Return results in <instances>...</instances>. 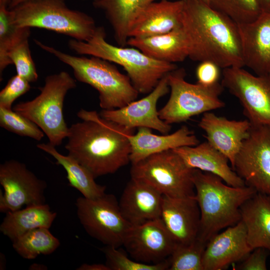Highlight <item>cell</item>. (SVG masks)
<instances>
[{
	"label": "cell",
	"mask_w": 270,
	"mask_h": 270,
	"mask_svg": "<svg viewBox=\"0 0 270 270\" xmlns=\"http://www.w3.org/2000/svg\"><path fill=\"white\" fill-rule=\"evenodd\" d=\"M206 244L197 238L188 244L176 245L168 258V270H204L202 258Z\"/></svg>",
	"instance_id": "4dcf8cb0"
},
{
	"label": "cell",
	"mask_w": 270,
	"mask_h": 270,
	"mask_svg": "<svg viewBox=\"0 0 270 270\" xmlns=\"http://www.w3.org/2000/svg\"><path fill=\"white\" fill-rule=\"evenodd\" d=\"M0 212H7L24 206L45 204V181L38 178L26 165L16 160L0 165Z\"/></svg>",
	"instance_id": "4fadbf2b"
},
{
	"label": "cell",
	"mask_w": 270,
	"mask_h": 270,
	"mask_svg": "<svg viewBox=\"0 0 270 270\" xmlns=\"http://www.w3.org/2000/svg\"><path fill=\"white\" fill-rule=\"evenodd\" d=\"M78 270H110L108 266L105 264H83L78 268Z\"/></svg>",
	"instance_id": "f35d334b"
},
{
	"label": "cell",
	"mask_w": 270,
	"mask_h": 270,
	"mask_svg": "<svg viewBox=\"0 0 270 270\" xmlns=\"http://www.w3.org/2000/svg\"><path fill=\"white\" fill-rule=\"evenodd\" d=\"M28 39L22 40L10 51L8 56L16 68L17 74L29 82L38 78L36 65L32 60Z\"/></svg>",
	"instance_id": "e575fe53"
},
{
	"label": "cell",
	"mask_w": 270,
	"mask_h": 270,
	"mask_svg": "<svg viewBox=\"0 0 270 270\" xmlns=\"http://www.w3.org/2000/svg\"><path fill=\"white\" fill-rule=\"evenodd\" d=\"M221 84L239 100L251 125L270 126V76L229 67L223 68Z\"/></svg>",
	"instance_id": "8fae6325"
},
{
	"label": "cell",
	"mask_w": 270,
	"mask_h": 270,
	"mask_svg": "<svg viewBox=\"0 0 270 270\" xmlns=\"http://www.w3.org/2000/svg\"><path fill=\"white\" fill-rule=\"evenodd\" d=\"M210 6L237 24L252 22L262 12L256 0H210Z\"/></svg>",
	"instance_id": "1f68e13d"
},
{
	"label": "cell",
	"mask_w": 270,
	"mask_h": 270,
	"mask_svg": "<svg viewBox=\"0 0 270 270\" xmlns=\"http://www.w3.org/2000/svg\"><path fill=\"white\" fill-rule=\"evenodd\" d=\"M30 28L20 27L14 22L12 10L0 6V74L13 64L8 56L10 50L22 40L28 38Z\"/></svg>",
	"instance_id": "f546056e"
},
{
	"label": "cell",
	"mask_w": 270,
	"mask_h": 270,
	"mask_svg": "<svg viewBox=\"0 0 270 270\" xmlns=\"http://www.w3.org/2000/svg\"><path fill=\"white\" fill-rule=\"evenodd\" d=\"M160 218L176 245L188 244L197 239L200 212L195 195L180 198L163 196Z\"/></svg>",
	"instance_id": "e0dca14e"
},
{
	"label": "cell",
	"mask_w": 270,
	"mask_h": 270,
	"mask_svg": "<svg viewBox=\"0 0 270 270\" xmlns=\"http://www.w3.org/2000/svg\"><path fill=\"white\" fill-rule=\"evenodd\" d=\"M127 45L158 60L174 63L188 57V43L181 24L171 31L152 36L130 38Z\"/></svg>",
	"instance_id": "cb8c5ba5"
},
{
	"label": "cell",
	"mask_w": 270,
	"mask_h": 270,
	"mask_svg": "<svg viewBox=\"0 0 270 270\" xmlns=\"http://www.w3.org/2000/svg\"><path fill=\"white\" fill-rule=\"evenodd\" d=\"M168 74L161 78L155 88L145 97L121 108L102 110L100 115L104 119L128 128L145 127L156 130L162 134H168L172 129L171 124L160 118L156 108L158 100L170 90Z\"/></svg>",
	"instance_id": "5bb4252c"
},
{
	"label": "cell",
	"mask_w": 270,
	"mask_h": 270,
	"mask_svg": "<svg viewBox=\"0 0 270 270\" xmlns=\"http://www.w3.org/2000/svg\"><path fill=\"white\" fill-rule=\"evenodd\" d=\"M181 26L188 58L209 61L220 68L244 66L238 24L202 0H184Z\"/></svg>",
	"instance_id": "7a4b0ae2"
},
{
	"label": "cell",
	"mask_w": 270,
	"mask_h": 270,
	"mask_svg": "<svg viewBox=\"0 0 270 270\" xmlns=\"http://www.w3.org/2000/svg\"><path fill=\"white\" fill-rule=\"evenodd\" d=\"M192 180L200 212L197 238L206 244L223 228L238 222L242 206L258 192L246 185L230 186L218 176L198 169L194 170Z\"/></svg>",
	"instance_id": "3957f363"
},
{
	"label": "cell",
	"mask_w": 270,
	"mask_h": 270,
	"mask_svg": "<svg viewBox=\"0 0 270 270\" xmlns=\"http://www.w3.org/2000/svg\"><path fill=\"white\" fill-rule=\"evenodd\" d=\"M248 244L254 250L262 248L270 252V197L257 192L240 208Z\"/></svg>",
	"instance_id": "d4e9b609"
},
{
	"label": "cell",
	"mask_w": 270,
	"mask_h": 270,
	"mask_svg": "<svg viewBox=\"0 0 270 270\" xmlns=\"http://www.w3.org/2000/svg\"><path fill=\"white\" fill-rule=\"evenodd\" d=\"M232 168L246 186L270 196V126L251 125Z\"/></svg>",
	"instance_id": "7c38bea8"
},
{
	"label": "cell",
	"mask_w": 270,
	"mask_h": 270,
	"mask_svg": "<svg viewBox=\"0 0 270 270\" xmlns=\"http://www.w3.org/2000/svg\"><path fill=\"white\" fill-rule=\"evenodd\" d=\"M82 122L69 128L68 154L97 177L114 174L130 162V136L134 128L104 119L95 110L81 109Z\"/></svg>",
	"instance_id": "6da1fadb"
},
{
	"label": "cell",
	"mask_w": 270,
	"mask_h": 270,
	"mask_svg": "<svg viewBox=\"0 0 270 270\" xmlns=\"http://www.w3.org/2000/svg\"><path fill=\"white\" fill-rule=\"evenodd\" d=\"M28 0H12L11 4L8 7V9L11 10L18 5Z\"/></svg>",
	"instance_id": "60d3db41"
},
{
	"label": "cell",
	"mask_w": 270,
	"mask_h": 270,
	"mask_svg": "<svg viewBox=\"0 0 270 270\" xmlns=\"http://www.w3.org/2000/svg\"><path fill=\"white\" fill-rule=\"evenodd\" d=\"M30 270H46V267L40 264H34L30 267Z\"/></svg>",
	"instance_id": "b9f144b4"
},
{
	"label": "cell",
	"mask_w": 270,
	"mask_h": 270,
	"mask_svg": "<svg viewBox=\"0 0 270 270\" xmlns=\"http://www.w3.org/2000/svg\"><path fill=\"white\" fill-rule=\"evenodd\" d=\"M34 41L42 50L71 67L76 80L95 88L102 110L121 108L137 98L139 92L128 76L121 73L110 62L94 56L88 58L72 56L38 40Z\"/></svg>",
	"instance_id": "5b68a950"
},
{
	"label": "cell",
	"mask_w": 270,
	"mask_h": 270,
	"mask_svg": "<svg viewBox=\"0 0 270 270\" xmlns=\"http://www.w3.org/2000/svg\"><path fill=\"white\" fill-rule=\"evenodd\" d=\"M10 10L18 26L44 28L78 40H89L97 28L92 17L69 8L64 0H30Z\"/></svg>",
	"instance_id": "8992f818"
},
{
	"label": "cell",
	"mask_w": 270,
	"mask_h": 270,
	"mask_svg": "<svg viewBox=\"0 0 270 270\" xmlns=\"http://www.w3.org/2000/svg\"><path fill=\"white\" fill-rule=\"evenodd\" d=\"M203 2H204V3L208 4V5L210 6V0H202Z\"/></svg>",
	"instance_id": "ee69618b"
},
{
	"label": "cell",
	"mask_w": 270,
	"mask_h": 270,
	"mask_svg": "<svg viewBox=\"0 0 270 270\" xmlns=\"http://www.w3.org/2000/svg\"><path fill=\"white\" fill-rule=\"evenodd\" d=\"M56 216V213L46 204L26 206L24 208L6 212L0 230L12 242L35 228H50Z\"/></svg>",
	"instance_id": "4316f807"
},
{
	"label": "cell",
	"mask_w": 270,
	"mask_h": 270,
	"mask_svg": "<svg viewBox=\"0 0 270 270\" xmlns=\"http://www.w3.org/2000/svg\"><path fill=\"white\" fill-rule=\"evenodd\" d=\"M252 250L247 240L246 230L240 220L206 243L202 258L204 270H222L244 260Z\"/></svg>",
	"instance_id": "2e32d148"
},
{
	"label": "cell",
	"mask_w": 270,
	"mask_h": 270,
	"mask_svg": "<svg viewBox=\"0 0 270 270\" xmlns=\"http://www.w3.org/2000/svg\"><path fill=\"white\" fill-rule=\"evenodd\" d=\"M130 141L132 164L154 154L200 144L194 132L186 126H182L171 134L162 135L154 134L152 129L148 128H139L138 132L130 136Z\"/></svg>",
	"instance_id": "7402d4cb"
},
{
	"label": "cell",
	"mask_w": 270,
	"mask_h": 270,
	"mask_svg": "<svg viewBox=\"0 0 270 270\" xmlns=\"http://www.w3.org/2000/svg\"><path fill=\"white\" fill-rule=\"evenodd\" d=\"M194 170L170 150L132 164L130 174L131 178L150 186L164 196L180 198L195 195Z\"/></svg>",
	"instance_id": "9c48e42d"
},
{
	"label": "cell",
	"mask_w": 270,
	"mask_h": 270,
	"mask_svg": "<svg viewBox=\"0 0 270 270\" xmlns=\"http://www.w3.org/2000/svg\"><path fill=\"white\" fill-rule=\"evenodd\" d=\"M135 260L157 264L166 260L176 244L160 218L132 226L123 244Z\"/></svg>",
	"instance_id": "9a60e30c"
},
{
	"label": "cell",
	"mask_w": 270,
	"mask_h": 270,
	"mask_svg": "<svg viewBox=\"0 0 270 270\" xmlns=\"http://www.w3.org/2000/svg\"><path fill=\"white\" fill-rule=\"evenodd\" d=\"M198 126L206 134L207 141L224 154L234 166L242 142L251 124L248 120H230L208 112L204 113Z\"/></svg>",
	"instance_id": "ffe728a7"
},
{
	"label": "cell",
	"mask_w": 270,
	"mask_h": 270,
	"mask_svg": "<svg viewBox=\"0 0 270 270\" xmlns=\"http://www.w3.org/2000/svg\"><path fill=\"white\" fill-rule=\"evenodd\" d=\"M30 83L17 74L12 76L0 92V106L12 109L14 102L30 90Z\"/></svg>",
	"instance_id": "d590c367"
},
{
	"label": "cell",
	"mask_w": 270,
	"mask_h": 270,
	"mask_svg": "<svg viewBox=\"0 0 270 270\" xmlns=\"http://www.w3.org/2000/svg\"><path fill=\"white\" fill-rule=\"evenodd\" d=\"M269 251L262 248H258L252 252L236 267L238 270H266V260Z\"/></svg>",
	"instance_id": "8d00e7d4"
},
{
	"label": "cell",
	"mask_w": 270,
	"mask_h": 270,
	"mask_svg": "<svg viewBox=\"0 0 270 270\" xmlns=\"http://www.w3.org/2000/svg\"><path fill=\"white\" fill-rule=\"evenodd\" d=\"M262 12H270V0H256Z\"/></svg>",
	"instance_id": "ab89813d"
},
{
	"label": "cell",
	"mask_w": 270,
	"mask_h": 270,
	"mask_svg": "<svg viewBox=\"0 0 270 270\" xmlns=\"http://www.w3.org/2000/svg\"><path fill=\"white\" fill-rule=\"evenodd\" d=\"M162 201L163 195L158 190L131 178L118 202L124 218L135 226L160 218Z\"/></svg>",
	"instance_id": "d6986e66"
},
{
	"label": "cell",
	"mask_w": 270,
	"mask_h": 270,
	"mask_svg": "<svg viewBox=\"0 0 270 270\" xmlns=\"http://www.w3.org/2000/svg\"><path fill=\"white\" fill-rule=\"evenodd\" d=\"M104 253L106 264L110 270H168V258L157 264H146L132 260L118 248L106 246L101 249Z\"/></svg>",
	"instance_id": "836d02e7"
},
{
	"label": "cell",
	"mask_w": 270,
	"mask_h": 270,
	"mask_svg": "<svg viewBox=\"0 0 270 270\" xmlns=\"http://www.w3.org/2000/svg\"><path fill=\"white\" fill-rule=\"evenodd\" d=\"M184 7V0H160L150 3L134 21L129 38H147L171 31L181 24Z\"/></svg>",
	"instance_id": "44dd1931"
},
{
	"label": "cell",
	"mask_w": 270,
	"mask_h": 270,
	"mask_svg": "<svg viewBox=\"0 0 270 270\" xmlns=\"http://www.w3.org/2000/svg\"><path fill=\"white\" fill-rule=\"evenodd\" d=\"M59 240L46 228L28 232L12 241V246L22 257L32 260L40 254L54 252L59 246Z\"/></svg>",
	"instance_id": "f1b7e54d"
},
{
	"label": "cell",
	"mask_w": 270,
	"mask_h": 270,
	"mask_svg": "<svg viewBox=\"0 0 270 270\" xmlns=\"http://www.w3.org/2000/svg\"><path fill=\"white\" fill-rule=\"evenodd\" d=\"M76 87L75 80L66 72L49 75L40 88L38 96L16 104L13 110L37 124L48 136L50 144L59 146L69 131L63 114L64 98L69 90Z\"/></svg>",
	"instance_id": "52a82bcc"
},
{
	"label": "cell",
	"mask_w": 270,
	"mask_h": 270,
	"mask_svg": "<svg viewBox=\"0 0 270 270\" xmlns=\"http://www.w3.org/2000/svg\"><path fill=\"white\" fill-rule=\"evenodd\" d=\"M106 38L104 27L97 26L89 40L71 39L68 44L79 54L98 57L123 67L134 86L141 94L150 92L164 76L178 68L175 64L154 59L136 48L113 46Z\"/></svg>",
	"instance_id": "277c9868"
},
{
	"label": "cell",
	"mask_w": 270,
	"mask_h": 270,
	"mask_svg": "<svg viewBox=\"0 0 270 270\" xmlns=\"http://www.w3.org/2000/svg\"><path fill=\"white\" fill-rule=\"evenodd\" d=\"M220 67L209 62H200L196 69L197 82L204 86H212L218 82L220 78Z\"/></svg>",
	"instance_id": "74e56055"
},
{
	"label": "cell",
	"mask_w": 270,
	"mask_h": 270,
	"mask_svg": "<svg viewBox=\"0 0 270 270\" xmlns=\"http://www.w3.org/2000/svg\"><path fill=\"white\" fill-rule=\"evenodd\" d=\"M172 150L191 168L216 175L230 186H246L244 181L228 166V158L208 141L195 146H184Z\"/></svg>",
	"instance_id": "603a6c76"
},
{
	"label": "cell",
	"mask_w": 270,
	"mask_h": 270,
	"mask_svg": "<svg viewBox=\"0 0 270 270\" xmlns=\"http://www.w3.org/2000/svg\"><path fill=\"white\" fill-rule=\"evenodd\" d=\"M156 0H94V6L104 12L117 44L127 45L130 28L142 10Z\"/></svg>",
	"instance_id": "484cf974"
},
{
	"label": "cell",
	"mask_w": 270,
	"mask_h": 270,
	"mask_svg": "<svg viewBox=\"0 0 270 270\" xmlns=\"http://www.w3.org/2000/svg\"><path fill=\"white\" fill-rule=\"evenodd\" d=\"M0 126L6 130L22 136L40 140L44 132L34 122L12 109L0 106Z\"/></svg>",
	"instance_id": "d6a6232c"
},
{
	"label": "cell",
	"mask_w": 270,
	"mask_h": 270,
	"mask_svg": "<svg viewBox=\"0 0 270 270\" xmlns=\"http://www.w3.org/2000/svg\"><path fill=\"white\" fill-rule=\"evenodd\" d=\"M244 66L258 76H270V12L238 24Z\"/></svg>",
	"instance_id": "ac0fdd59"
},
{
	"label": "cell",
	"mask_w": 270,
	"mask_h": 270,
	"mask_svg": "<svg viewBox=\"0 0 270 270\" xmlns=\"http://www.w3.org/2000/svg\"></svg>",
	"instance_id": "f6af8a7d"
},
{
	"label": "cell",
	"mask_w": 270,
	"mask_h": 270,
	"mask_svg": "<svg viewBox=\"0 0 270 270\" xmlns=\"http://www.w3.org/2000/svg\"><path fill=\"white\" fill-rule=\"evenodd\" d=\"M76 213L86 232L108 246L118 248L132 226L124 218L116 196L104 194L95 198L76 200Z\"/></svg>",
	"instance_id": "30bf717a"
},
{
	"label": "cell",
	"mask_w": 270,
	"mask_h": 270,
	"mask_svg": "<svg viewBox=\"0 0 270 270\" xmlns=\"http://www.w3.org/2000/svg\"><path fill=\"white\" fill-rule=\"evenodd\" d=\"M186 76L184 68L168 74L170 96L158 110L160 118L168 124L186 122L194 116L225 106L220 98L224 88L221 84L208 86L190 84L186 80Z\"/></svg>",
	"instance_id": "ba28073f"
},
{
	"label": "cell",
	"mask_w": 270,
	"mask_h": 270,
	"mask_svg": "<svg viewBox=\"0 0 270 270\" xmlns=\"http://www.w3.org/2000/svg\"><path fill=\"white\" fill-rule=\"evenodd\" d=\"M12 0H0V6H4L8 8Z\"/></svg>",
	"instance_id": "7bdbcfd3"
},
{
	"label": "cell",
	"mask_w": 270,
	"mask_h": 270,
	"mask_svg": "<svg viewBox=\"0 0 270 270\" xmlns=\"http://www.w3.org/2000/svg\"><path fill=\"white\" fill-rule=\"evenodd\" d=\"M38 148L53 156L56 164L62 166L66 172L69 185L77 190L83 196L94 198L105 194L106 186L98 184L92 174L70 155L64 156L57 151L56 146L48 144H39Z\"/></svg>",
	"instance_id": "83f0119b"
}]
</instances>
